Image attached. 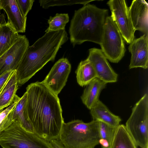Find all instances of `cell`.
<instances>
[{
    "label": "cell",
    "mask_w": 148,
    "mask_h": 148,
    "mask_svg": "<svg viewBox=\"0 0 148 148\" xmlns=\"http://www.w3.org/2000/svg\"><path fill=\"white\" fill-rule=\"evenodd\" d=\"M25 112L34 132L47 140L59 139L64 123L60 100L42 82L26 88Z\"/></svg>",
    "instance_id": "6da1fadb"
},
{
    "label": "cell",
    "mask_w": 148,
    "mask_h": 148,
    "mask_svg": "<svg viewBox=\"0 0 148 148\" xmlns=\"http://www.w3.org/2000/svg\"><path fill=\"white\" fill-rule=\"evenodd\" d=\"M68 39L65 29L49 32L29 46L16 69L18 87L27 82L48 62L53 61L60 47Z\"/></svg>",
    "instance_id": "7a4b0ae2"
},
{
    "label": "cell",
    "mask_w": 148,
    "mask_h": 148,
    "mask_svg": "<svg viewBox=\"0 0 148 148\" xmlns=\"http://www.w3.org/2000/svg\"><path fill=\"white\" fill-rule=\"evenodd\" d=\"M108 13L107 9L88 4L75 11L69 30L73 46L86 41L100 45Z\"/></svg>",
    "instance_id": "3957f363"
},
{
    "label": "cell",
    "mask_w": 148,
    "mask_h": 148,
    "mask_svg": "<svg viewBox=\"0 0 148 148\" xmlns=\"http://www.w3.org/2000/svg\"><path fill=\"white\" fill-rule=\"evenodd\" d=\"M59 139L65 148H94L99 143V121L75 120L64 123Z\"/></svg>",
    "instance_id": "277c9868"
},
{
    "label": "cell",
    "mask_w": 148,
    "mask_h": 148,
    "mask_svg": "<svg viewBox=\"0 0 148 148\" xmlns=\"http://www.w3.org/2000/svg\"><path fill=\"white\" fill-rule=\"evenodd\" d=\"M0 145L3 148H53L50 141L27 131L17 121L0 134Z\"/></svg>",
    "instance_id": "5b68a950"
},
{
    "label": "cell",
    "mask_w": 148,
    "mask_h": 148,
    "mask_svg": "<svg viewBox=\"0 0 148 148\" xmlns=\"http://www.w3.org/2000/svg\"><path fill=\"white\" fill-rule=\"evenodd\" d=\"M137 146L148 148V95L145 93L134 105L125 125Z\"/></svg>",
    "instance_id": "8992f818"
},
{
    "label": "cell",
    "mask_w": 148,
    "mask_h": 148,
    "mask_svg": "<svg viewBox=\"0 0 148 148\" xmlns=\"http://www.w3.org/2000/svg\"><path fill=\"white\" fill-rule=\"evenodd\" d=\"M100 45L106 58L112 62L118 63L124 56V40L110 16L106 18Z\"/></svg>",
    "instance_id": "52a82bcc"
},
{
    "label": "cell",
    "mask_w": 148,
    "mask_h": 148,
    "mask_svg": "<svg viewBox=\"0 0 148 148\" xmlns=\"http://www.w3.org/2000/svg\"><path fill=\"white\" fill-rule=\"evenodd\" d=\"M107 4L111 12V16L119 29L123 40L130 44L134 39V30L124 0H110Z\"/></svg>",
    "instance_id": "ba28073f"
},
{
    "label": "cell",
    "mask_w": 148,
    "mask_h": 148,
    "mask_svg": "<svg viewBox=\"0 0 148 148\" xmlns=\"http://www.w3.org/2000/svg\"><path fill=\"white\" fill-rule=\"evenodd\" d=\"M29 45L26 36L19 35L11 47L0 57V75L16 69Z\"/></svg>",
    "instance_id": "9c48e42d"
},
{
    "label": "cell",
    "mask_w": 148,
    "mask_h": 148,
    "mask_svg": "<svg viewBox=\"0 0 148 148\" xmlns=\"http://www.w3.org/2000/svg\"><path fill=\"white\" fill-rule=\"evenodd\" d=\"M71 69V64L68 60L61 58L55 64L42 82L51 91L58 95L65 85Z\"/></svg>",
    "instance_id": "30bf717a"
},
{
    "label": "cell",
    "mask_w": 148,
    "mask_h": 148,
    "mask_svg": "<svg viewBox=\"0 0 148 148\" xmlns=\"http://www.w3.org/2000/svg\"><path fill=\"white\" fill-rule=\"evenodd\" d=\"M87 59L92 64L97 77L106 83L116 82L118 75L113 69L101 49H89Z\"/></svg>",
    "instance_id": "8fae6325"
},
{
    "label": "cell",
    "mask_w": 148,
    "mask_h": 148,
    "mask_svg": "<svg viewBox=\"0 0 148 148\" xmlns=\"http://www.w3.org/2000/svg\"><path fill=\"white\" fill-rule=\"evenodd\" d=\"M128 49L131 54L129 69L138 67L144 69L148 67V35L144 34L134 39Z\"/></svg>",
    "instance_id": "7c38bea8"
},
{
    "label": "cell",
    "mask_w": 148,
    "mask_h": 148,
    "mask_svg": "<svg viewBox=\"0 0 148 148\" xmlns=\"http://www.w3.org/2000/svg\"><path fill=\"white\" fill-rule=\"evenodd\" d=\"M133 28L148 35V4L144 0H133L128 8Z\"/></svg>",
    "instance_id": "4fadbf2b"
},
{
    "label": "cell",
    "mask_w": 148,
    "mask_h": 148,
    "mask_svg": "<svg viewBox=\"0 0 148 148\" xmlns=\"http://www.w3.org/2000/svg\"><path fill=\"white\" fill-rule=\"evenodd\" d=\"M5 12L8 17L7 23L16 32H25L27 17L21 14L16 0H0V10Z\"/></svg>",
    "instance_id": "5bb4252c"
},
{
    "label": "cell",
    "mask_w": 148,
    "mask_h": 148,
    "mask_svg": "<svg viewBox=\"0 0 148 148\" xmlns=\"http://www.w3.org/2000/svg\"><path fill=\"white\" fill-rule=\"evenodd\" d=\"M107 84L96 77L86 86L81 99L88 109H91L99 99L100 92L105 88Z\"/></svg>",
    "instance_id": "9a60e30c"
},
{
    "label": "cell",
    "mask_w": 148,
    "mask_h": 148,
    "mask_svg": "<svg viewBox=\"0 0 148 148\" xmlns=\"http://www.w3.org/2000/svg\"><path fill=\"white\" fill-rule=\"evenodd\" d=\"M90 110L93 120L103 122L117 128L121 121L118 116L112 113L99 99Z\"/></svg>",
    "instance_id": "2e32d148"
},
{
    "label": "cell",
    "mask_w": 148,
    "mask_h": 148,
    "mask_svg": "<svg viewBox=\"0 0 148 148\" xmlns=\"http://www.w3.org/2000/svg\"><path fill=\"white\" fill-rule=\"evenodd\" d=\"M18 87L16 70L11 74L0 92V111L14 103Z\"/></svg>",
    "instance_id": "e0dca14e"
},
{
    "label": "cell",
    "mask_w": 148,
    "mask_h": 148,
    "mask_svg": "<svg viewBox=\"0 0 148 148\" xmlns=\"http://www.w3.org/2000/svg\"><path fill=\"white\" fill-rule=\"evenodd\" d=\"M19 35L6 22H0V57L11 47Z\"/></svg>",
    "instance_id": "ac0fdd59"
},
{
    "label": "cell",
    "mask_w": 148,
    "mask_h": 148,
    "mask_svg": "<svg viewBox=\"0 0 148 148\" xmlns=\"http://www.w3.org/2000/svg\"><path fill=\"white\" fill-rule=\"evenodd\" d=\"M75 72L77 82L82 87L97 77L92 64L87 58L80 62Z\"/></svg>",
    "instance_id": "d6986e66"
},
{
    "label": "cell",
    "mask_w": 148,
    "mask_h": 148,
    "mask_svg": "<svg viewBox=\"0 0 148 148\" xmlns=\"http://www.w3.org/2000/svg\"><path fill=\"white\" fill-rule=\"evenodd\" d=\"M125 125H119L116 129L110 148H137Z\"/></svg>",
    "instance_id": "ffe728a7"
},
{
    "label": "cell",
    "mask_w": 148,
    "mask_h": 148,
    "mask_svg": "<svg viewBox=\"0 0 148 148\" xmlns=\"http://www.w3.org/2000/svg\"><path fill=\"white\" fill-rule=\"evenodd\" d=\"M27 95L25 92L14 107L13 112L12 119L14 122H18L27 131L34 132L33 128L28 120L25 112V106Z\"/></svg>",
    "instance_id": "44dd1931"
},
{
    "label": "cell",
    "mask_w": 148,
    "mask_h": 148,
    "mask_svg": "<svg viewBox=\"0 0 148 148\" xmlns=\"http://www.w3.org/2000/svg\"><path fill=\"white\" fill-rule=\"evenodd\" d=\"M117 128L99 121V143L101 146L110 147Z\"/></svg>",
    "instance_id": "7402d4cb"
},
{
    "label": "cell",
    "mask_w": 148,
    "mask_h": 148,
    "mask_svg": "<svg viewBox=\"0 0 148 148\" xmlns=\"http://www.w3.org/2000/svg\"><path fill=\"white\" fill-rule=\"evenodd\" d=\"M69 21L68 14L57 13L53 17L51 16L48 21L49 26L45 32L64 30L65 25Z\"/></svg>",
    "instance_id": "603a6c76"
},
{
    "label": "cell",
    "mask_w": 148,
    "mask_h": 148,
    "mask_svg": "<svg viewBox=\"0 0 148 148\" xmlns=\"http://www.w3.org/2000/svg\"><path fill=\"white\" fill-rule=\"evenodd\" d=\"M93 1L81 0H39V2L40 5L42 8L47 9L49 7L54 6L71 5L77 4H82L85 5Z\"/></svg>",
    "instance_id": "cb8c5ba5"
},
{
    "label": "cell",
    "mask_w": 148,
    "mask_h": 148,
    "mask_svg": "<svg viewBox=\"0 0 148 148\" xmlns=\"http://www.w3.org/2000/svg\"><path fill=\"white\" fill-rule=\"evenodd\" d=\"M17 5L22 15L24 17L26 16L31 9L34 0H16Z\"/></svg>",
    "instance_id": "d4e9b609"
},
{
    "label": "cell",
    "mask_w": 148,
    "mask_h": 148,
    "mask_svg": "<svg viewBox=\"0 0 148 148\" xmlns=\"http://www.w3.org/2000/svg\"><path fill=\"white\" fill-rule=\"evenodd\" d=\"M13 110V109L10 114L0 124V135L14 122L12 119Z\"/></svg>",
    "instance_id": "484cf974"
},
{
    "label": "cell",
    "mask_w": 148,
    "mask_h": 148,
    "mask_svg": "<svg viewBox=\"0 0 148 148\" xmlns=\"http://www.w3.org/2000/svg\"><path fill=\"white\" fill-rule=\"evenodd\" d=\"M13 71H8L0 75V92Z\"/></svg>",
    "instance_id": "4316f807"
},
{
    "label": "cell",
    "mask_w": 148,
    "mask_h": 148,
    "mask_svg": "<svg viewBox=\"0 0 148 148\" xmlns=\"http://www.w3.org/2000/svg\"><path fill=\"white\" fill-rule=\"evenodd\" d=\"M50 142L53 148H65L59 139L52 140Z\"/></svg>",
    "instance_id": "83f0119b"
},
{
    "label": "cell",
    "mask_w": 148,
    "mask_h": 148,
    "mask_svg": "<svg viewBox=\"0 0 148 148\" xmlns=\"http://www.w3.org/2000/svg\"><path fill=\"white\" fill-rule=\"evenodd\" d=\"M101 148H110V147L108 146H101Z\"/></svg>",
    "instance_id": "f1b7e54d"
},
{
    "label": "cell",
    "mask_w": 148,
    "mask_h": 148,
    "mask_svg": "<svg viewBox=\"0 0 148 148\" xmlns=\"http://www.w3.org/2000/svg\"><path fill=\"white\" fill-rule=\"evenodd\" d=\"M3 111V110H0V113Z\"/></svg>",
    "instance_id": "f546056e"
},
{
    "label": "cell",
    "mask_w": 148,
    "mask_h": 148,
    "mask_svg": "<svg viewBox=\"0 0 148 148\" xmlns=\"http://www.w3.org/2000/svg\"></svg>",
    "instance_id": "4dcf8cb0"
}]
</instances>
